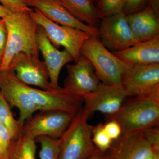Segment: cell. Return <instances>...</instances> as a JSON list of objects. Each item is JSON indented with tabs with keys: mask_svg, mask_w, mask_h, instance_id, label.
Instances as JSON below:
<instances>
[{
	"mask_svg": "<svg viewBox=\"0 0 159 159\" xmlns=\"http://www.w3.org/2000/svg\"><path fill=\"white\" fill-rule=\"evenodd\" d=\"M36 142L35 139L23 133L14 141L10 159H35Z\"/></svg>",
	"mask_w": 159,
	"mask_h": 159,
	"instance_id": "obj_21",
	"label": "cell"
},
{
	"mask_svg": "<svg viewBox=\"0 0 159 159\" xmlns=\"http://www.w3.org/2000/svg\"><path fill=\"white\" fill-rule=\"evenodd\" d=\"M143 132L146 139L154 147L159 149V127L154 126L145 129Z\"/></svg>",
	"mask_w": 159,
	"mask_h": 159,
	"instance_id": "obj_28",
	"label": "cell"
},
{
	"mask_svg": "<svg viewBox=\"0 0 159 159\" xmlns=\"http://www.w3.org/2000/svg\"><path fill=\"white\" fill-rule=\"evenodd\" d=\"M114 53L128 65L159 63V34Z\"/></svg>",
	"mask_w": 159,
	"mask_h": 159,
	"instance_id": "obj_17",
	"label": "cell"
},
{
	"mask_svg": "<svg viewBox=\"0 0 159 159\" xmlns=\"http://www.w3.org/2000/svg\"><path fill=\"white\" fill-rule=\"evenodd\" d=\"M123 0H99L97 2V13L99 19L122 11Z\"/></svg>",
	"mask_w": 159,
	"mask_h": 159,
	"instance_id": "obj_24",
	"label": "cell"
},
{
	"mask_svg": "<svg viewBox=\"0 0 159 159\" xmlns=\"http://www.w3.org/2000/svg\"><path fill=\"white\" fill-rule=\"evenodd\" d=\"M92 140L96 148L103 152L108 151L113 142L106 133L102 122L93 126Z\"/></svg>",
	"mask_w": 159,
	"mask_h": 159,
	"instance_id": "obj_23",
	"label": "cell"
},
{
	"mask_svg": "<svg viewBox=\"0 0 159 159\" xmlns=\"http://www.w3.org/2000/svg\"><path fill=\"white\" fill-rule=\"evenodd\" d=\"M80 54L88 60L102 84L121 86L128 65L103 46L99 38L91 36L83 45Z\"/></svg>",
	"mask_w": 159,
	"mask_h": 159,
	"instance_id": "obj_3",
	"label": "cell"
},
{
	"mask_svg": "<svg viewBox=\"0 0 159 159\" xmlns=\"http://www.w3.org/2000/svg\"><path fill=\"white\" fill-rule=\"evenodd\" d=\"M30 12H12L3 18L7 28V39L0 63V71L9 69L11 60L19 53L39 58L36 40L38 25Z\"/></svg>",
	"mask_w": 159,
	"mask_h": 159,
	"instance_id": "obj_2",
	"label": "cell"
},
{
	"mask_svg": "<svg viewBox=\"0 0 159 159\" xmlns=\"http://www.w3.org/2000/svg\"><path fill=\"white\" fill-rule=\"evenodd\" d=\"M126 16L137 43L151 39L159 34V16L148 5L142 10Z\"/></svg>",
	"mask_w": 159,
	"mask_h": 159,
	"instance_id": "obj_18",
	"label": "cell"
},
{
	"mask_svg": "<svg viewBox=\"0 0 159 159\" xmlns=\"http://www.w3.org/2000/svg\"><path fill=\"white\" fill-rule=\"evenodd\" d=\"M11 107L0 92V123L8 129L13 140H17L23 134V125L11 112Z\"/></svg>",
	"mask_w": 159,
	"mask_h": 159,
	"instance_id": "obj_20",
	"label": "cell"
},
{
	"mask_svg": "<svg viewBox=\"0 0 159 159\" xmlns=\"http://www.w3.org/2000/svg\"><path fill=\"white\" fill-rule=\"evenodd\" d=\"M147 5L150 6L159 16V0H147Z\"/></svg>",
	"mask_w": 159,
	"mask_h": 159,
	"instance_id": "obj_31",
	"label": "cell"
},
{
	"mask_svg": "<svg viewBox=\"0 0 159 159\" xmlns=\"http://www.w3.org/2000/svg\"><path fill=\"white\" fill-rule=\"evenodd\" d=\"M103 129L113 141L119 139L122 134L121 126L114 120H108L105 124H103Z\"/></svg>",
	"mask_w": 159,
	"mask_h": 159,
	"instance_id": "obj_27",
	"label": "cell"
},
{
	"mask_svg": "<svg viewBox=\"0 0 159 159\" xmlns=\"http://www.w3.org/2000/svg\"><path fill=\"white\" fill-rule=\"evenodd\" d=\"M25 88L39 111H62L75 115L83 107V97L64 87L46 91L25 84Z\"/></svg>",
	"mask_w": 159,
	"mask_h": 159,
	"instance_id": "obj_7",
	"label": "cell"
},
{
	"mask_svg": "<svg viewBox=\"0 0 159 159\" xmlns=\"http://www.w3.org/2000/svg\"><path fill=\"white\" fill-rule=\"evenodd\" d=\"M84 159H111V158L108 151L103 152L97 148L93 153Z\"/></svg>",
	"mask_w": 159,
	"mask_h": 159,
	"instance_id": "obj_30",
	"label": "cell"
},
{
	"mask_svg": "<svg viewBox=\"0 0 159 159\" xmlns=\"http://www.w3.org/2000/svg\"><path fill=\"white\" fill-rule=\"evenodd\" d=\"M63 6L80 21L98 28L99 19L96 6L91 0H60Z\"/></svg>",
	"mask_w": 159,
	"mask_h": 159,
	"instance_id": "obj_19",
	"label": "cell"
},
{
	"mask_svg": "<svg viewBox=\"0 0 159 159\" xmlns=\"http://www.w3.org/2000/svg\"><path fill=\"white\" fill-rule=\"evenodd\" d=\"M9 68L12 69L17 79L26 85L34 86L46 91L53 90L59 87L51 85L45 63L39 58L19 53L11 60Z\"/></svg>",
	"mask_w": 159,
	"mask_h": 159,
	"instance_id": "obj_10",
	"label": "cell"
},
{
	"mask_svg": "<svg viewBox=\"0 0 159 159\" xmlns=\"http://www.w3.org/2000/svg\"><path fill=\"white\" fill-rule=\"evenodd\" d=\"M3 55L1 53H0V63H1V61L2 60V58Z\"/></svg>",
	"mask_w": 159,
	"mask_h": 159,
	"instance_id": "obj_34",
	"label": "cell"
},
{
	"mask_svg": "<svg viewBox=\"0 0 159 159\" xmlns=\"http://www.w3.org/2000/svg\"><path fill=\"white\" fill-rule=\"evenodd\" d=\"M127 98L116 112L106 116L121 126L122 134L143 132L159 126V91Z\"/></svg>",
	"mask_w": 159,
	"mask_h": 159,
	"instance_id": "obj_1",
	"label": "cell"
},
{
	"mask_svg": "<svg viewBox=\"0 0 159 159\" xmlns=\"http://www.w3.org/2000/svg\"><path fill=\"white\" fill-rule=\"evenodd\" d=\"M74 116L62 111H40L25 122L23 133L34 139L40 136L59 139L67 129Z\"/></svg>",
	"mask_w": 159,
	"mask_h": 159,
	"instance_id": "obj_6",
	"label": "cell"
},
{
	"mask_svg": "<svg viewBox=\"0 0 159 159\" xmlns=\"http://www.w3.org/2000/svg\"><path fill=\"white\" fill-rule=\"evenodd\" d=\"M98 32L100 42L113 53L137 43L129 25L127 16L122 11L101 20Z\"/></svg>",
	"mask_w": 159,
	"mask_h": 159,
	"instance_id": "obj_9",
	"label": "cell"
},
{
	"mask_svg": "<svg viewBox=\"0 0 159 159\" xmlns=\"http://www.w3.org/2000/svg\"><path fill=\"white\" fill-rule=\"evenodd\" d=\"M7 30L6 23L0 18V53L3 55L7 43Z\"/></svg>",
	"mask_w": 159,
	"mask_h": 159,
	"instance_id": "obj_29",
	"label": "cell"
},
{
	"mask_svg": "<svg viewBox=\"0 0 159 159\" xmlns=\"http://www.w3.org/2000/svg\"><path fill=\"white\" fill-rule=\"evenodd\" d=\"M93 3L96 2H98L99 0H91Z\"/></svg>",
	"mask_w": 159,
	"mask_h": 159,
	"instance_id": "obj_35",
	"label": "cell"
},
{
	"mask_svg": "<svg viewBox=\"0 0 159 159\" xmlns=\"http://www.w3.org/2000/svg\"><path fill=\"white\" fill-rule=\"evenodd\" d=\"M36 40L39 52L44 59L50 75V82L54 87H59L60 73L64 66L74 61V58L66 49L60 51L49 40L41 27H38Z\"/></svg>",
	"mask_w": 159,
	"mask_h": 159,
	"instance_id": "obj_16",
	"label": "cell"
},
{
	"mask_svg": "<svg viewBox=\"0 0 159 159\" xmlns=\"http://www.w3.org/2000/svg\"><path fill=\"white\" fill-rule=\"evenodd\" d=\"M35 140L41 146L40 159H58L62 145L61 138L56 139L40 136Z\"/></svg>",
	"mask_w": 159,
	"mask_h": 159,
	"instance_id": "obj_22",
	"label": "cell"
},
{
	"mask_svg": "<svg viewBox=\"0 0 159 159\" xmlns=\"http://www.w3.org/2000/svg\"><path fill=\"white\" fill-rule=\"evenodd\" d=\"M12 12L2 5H0V18H4Z\"/></svg>",
	"mask_w": 159,
	"mask_h": 159,
	"instance_id": "obj_32",
	"label": "cell"
},
{
	"mask_svg": "<svg viewBox=\"0 0 159 159\" xmlns=\"http://www.w3.org/2000/svg\"><path fill=\"white\" fill-rule=\"evenodd\" d=\"M66 70L64 87L81 97L95 90L102 83L91 63L82 55L75 63L67 65Z\"/></svg>",
	"mask_w": 159,
	"mask_h": 159,
	"instance_id": "obj_13",
	"label": "cell"
},
{
	"mask_svg": "<svg viewBox=\"0 0 159 159\" xmlns=\"http://www.w3.org/2000/svg\"><path fill=\"white\" fill-rule=\"evenodd\" d=\"M0 2L12 12L31 11L32 10L26 6L22 0H0Z\"/></svg>",
	"mask_w": 159,
	"mask_h": 159,
	"instance_id": "obj_26",
	"label": "cell"
},
{
	"mask_svg": "<svg viewBox=\"0 0 159 159\" xmlns=\"http://www.w3.org/2000/svg\"><path fill=\"white\" fill-rule=\"evenodd\" d=\"M130 97L122 86L101 83L95 90L84 96L83 108L90 116L99 112L105 116L116 112L125 99Z\"/></svg>",
	"mask_w": 159,
	"mask_h": 159,
	"instance_id": "obj_12",
	"label": "cell"
},
{
	"mask_svg": "<svg viewBox=\"0 0 159 159\" xmlns=\"http://www.w3.org/2000/svg\"><path fill=\"white\" fill-rule=\"evenodd\" d=\"M0 92L11 107L19 110L18 120L23 126L26 120L39 111L26 91L25 84L17 79L11 68L0 71Z\"/></svg>",
	"mask_w": 159,
	"mask_h": 159,
	"instance_id": "obj_8",
	"label": "cell"
},
{
	"mask_svg": "<svg viewBox=\"0 0 159 159\" xmlns=\"http://www.w3.org/2000/svg\"><path fill=\"white\" fill-rule=\"evenodd\" d=\"M28 7L39 10L52 21L82 30L91 36L99 37L98 28L86 25L73 16L63 6L60 0H22Z\"/></svg>",
	"mask_w": 159,
	"mask_h": 159,
	"instance_id": "obj_14",
	"label": "cell"
},
{
	"mask_svg": "<svg viewBox=\"0 0 159 159\" xmlns=\"http://www.w3.org/2000/svg\"><path fill=\"white\" fill-rule=\"evenodd\" d=\"M147 5V0H123L122 11L128 15L142 10Z\"/></svg>",
	"mask_w": 159,
	"mask_h": 159,
	"instance_id": "obj_25",
	"label": "cell"
},
{
	"mask_svg": "<svg viewBox=\"0 0 159 159\" xmlns=\"http://www.w3.org/2000/svg\"><path fill=\"white\" fill-rule=\"evenodd\" d=\"M90 115L83 107L73 118L61 137L62 145L58 159H84L97 149L92 140L93 126Z\"/></svg>",
	"mask_w": 159,
	"mask_h": 159,
	"instance_id": "obj_4",
	"label": "cell"
},
{
	"mask_svg": "<svg viewBox=\"0 0 159 159\" xmlns=\"http://www.w3.org/2000/svg\"><path fill=\"white\" fill-rule=\"evenodd\" d=\"M156 151L143 132L122 134L108 150L111 159H146Z\"/></svg>",
	"mask_w": 159,
	"mask_h": 159,
	"instance_id": "obj_15",
	"label": "cell"
},
{
	"mask_svg": "<svg viewBox=\"0 0 159 159\" xmlns=\"http://www.w3.org/2000/svg\"><path fill=\"white\" fill-rule=\"evenodd\" d=\"M146 159H159V151L154 152Z\"/></svg>",
	"mask_w": 159,
	"mask_h": 159,
	"instance_id": "obj_33",
	"label": "cell"
},
{
	"mask_svg": "<svg viewBox=\"0 0 159 159\" xmlns=\"http://www.w3.org/2000/svg\"><path fill=\"white\" fill-rule=\"evenodd\" d=\"M30 14L55 47H64L72 55L75 62L79 59L83 45L90 34L78 29L56 24L37 9L30 11Z\"/></svg>",
	"mask_w": 159,
	"mask_h": 159,
	"instance_id": "obj_5",
	"label": "cell"
},
{
	"mask_svg": "<svg viewBox=\"0 0 159 159\" xmlns=\"http://www.w3.org/2000/svg\"><path fill=\"white\" fill-rule=\"evenodd\" d=\"M122 84L130 97L159 91V63L129 65L122 76Z\"/></svg>",
	"mask_w": 159,
	"mask_h": 159,
	"instance_id": "obj_11",
	"label": "cell"
}]
</instances>
